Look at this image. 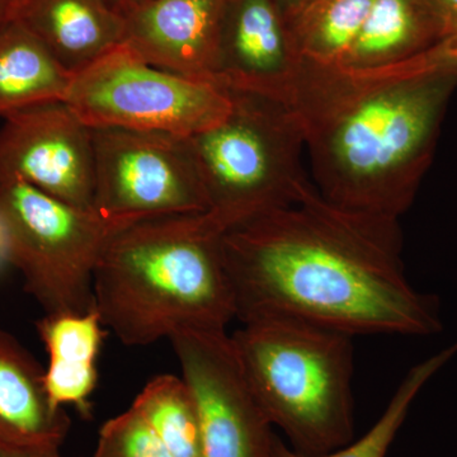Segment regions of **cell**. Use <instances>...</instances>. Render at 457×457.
Wrapping results in <instances>:
<instances>
[{
  "mask_svg": "<svg viewBox=\"0 0 457 457\" xmlns=\"http://www.w3.org/2000/svg\"><path fill=\"white\" fill-rule=\"evenodd\" d=\"M45 369L0 326V442L60 450L71 429L65 409L47 395Z\"/></svg>",
  "mask_w": 457,
  "mask_h": 457,
  "instance_id": "13",
  "label": "cell"
},
{
  "mask_svg": "<svg viewBox=\"0 0 457 457\" xmlns=\"http://www.w3.org/2000/svg\"><path fill=\"white\" fill-rule=\"evenodd\" d=\"M144 0H108L111 7L117 12V13L125 16L128 12H130L132 8L137 7V4L143 3Z\"/></svg>",
  "mask_w": 457,
  "mask_h": 457,
  "instance_id": "26",
  "label": "cell"
},
{
  "mask_svg": "<svg viewBox=\"0 0 457 457\" xmlns=\"http://www.w3.org/2000/svg\"><path fill=\"white\" fill-rule=\"evenodd\" d=\"M4 263H8L7 236H5V230L4 227H3V222L0 220V267H2Z\"/></svg>",
  "mask_w": 457,
  "mask_h": 457,
  "instance_id": "28",
  "label": "cell"
},
{
  "mask_svg": "<svg viewBox=\"0 0 457 457\" xmlns=\"http://www.w3.org/2000/svg\"><path fill=\"white\" fill-rule=\"evenodd\" d=\"M440 41L422 0H375L339 66L374 71L400 64Z\"/></svg>",
  "mask_w": 457,
  "mask_h": 457,
  "instance_id": "17",
  "label": "cell"
},
{
  "mask_svg": "<svg viewBox=\"0 0 457 457\" xmlns=\"http://www.w3.org/2000/svg\"><path fill=\"white\" fill-rule=\"evenodd\" d=\"M12 182L92 209V129L65 102L7 117L0 128V187Z\"/></svg>",
  "mask_w": 457,
  "mask_h": 457,
  "instance_id": "10",
  "label": "cell"
},
{
  "mask_svg": "<svg viewBox=\"0 0 457 457\" xmlns=\"http://www.w3.org/2000/svg\"><path fill=\"white\" fill-rule=\"evenodd\" d=\"M302 64V54L278 0H228L219 86L290 106Z\"/></svg>",
  "mask_w": 457,
  "mask_h": 457,
  "instance_id": "11",
  "label": "cell"
},
{
  "mask_svg": "<svg viewBox=\"0 0 457 457\" xmlns=\"http://www.w3.org/2000/svg\"><path fill=\"white\" fill-rule=\"evenodd\" d=\"M0 457H62L60 450L17 446L0 442Z\"/></svg>",
  "mask_w": 457,
  "mask_h": 457,
  "instance_id": "24",
  "label": "cell"
},
{
  "mask_svg": "<svg viewBox=\"0 0 457 457\" xmlns=\"http://www.w3.org/2000/svg\"><path fill=\"white\" fill-rule=\"evenodd\" d=\"M0 220L8 263L20 270L26 293L45 314L95 308L96 269L119 228L90 207L66 203L23 182L0 187Z\"/></svg>",
  "mask_w": 457,
  "mask_h": 457,
  "instance_id": "6",
  "label": "cell"
},
{
  "mask_svg": "<svg viewBox=\"0 0 457 457\" xmlns=\"http://www.w3.org/2000/svg\"><path fill=\"white\" fill-rule=\"evenodd\" d=\"M171 347L196 404L203 457H272L278 437L227 329H179Z\"/></svg>",
  "mask_w": 457,
  "mask_h": 457,
  "instance_id": "9",
  "label": "cell"
},
{
  "mask_svg": "<svg viewBox=\"0 0 457 457\" xmlns=\"http://www.w3.org/2000/svg\"><path fill=\"white\" fill-rule=\"evenodd\" d=\"M224 233L206 212L117 231L93 279L95 309L108 332L145 347L179 329H227L237 308Z\"/></svg>",
  "mask_w": 457,
  "mask_h": 457,
  "instance_id": "3",
  "label": "cell"
},
{
  "mask_svg": "<svg viewBox=\"0 0 457 457\" xmlns=\"http://www.w3.org/2000/svg\"><path fill=\"white\" fill-rule=\"evenodd\" d=\"M93 457H173L161 438L131 407L111 418L99 431Z\"/></svg>",
  "mask_w": 457,
  "mask_h": 457,
  "instance_id": "21",
  "label": "cell"
},
{
  "mask_svg": "<svg viewBox=\"0 0 457 457\" xmlns=\"http://www.w3.org/2000/svg\"><path fill=\"white\" fill-rule=\"evenodd\" d=\"M228 92L227 117L187 137L209 204L206 213L224 231L295 203L311 182L302 164L303 132L293 108Z\"/></svg>",
  "mask_w": 457,
  "mask_h": 457,
  "instance_id": "5",
  "label": "cell"
},
{
  "mask_svg": "<svg viewBox=\"0 0 457 457\" xmlns=\"http://www.w3.org/2000/svg\"><path fill=\"white\" fill-rule=\"evenodd\" d=\"M14 20L75 74L122 44L125 20L108 0H16Z\"/></svg>",
  "mask_w": 457,
  "mask_h": 457,
  "instance_id": "14",
  "label": "cell"
},
{
  "mask_svg": "<svg viewBox=\"0 0 457 457\" xmlns=\"http://www.w3.org/2000/svg\"><path fill=\"white\" fill-rule=\"evenodd\" d=\"M440 40L457 33V0H422Z\"/></svg>",
  "mask_w": 457,
  "mask_h": 457,
  "instance_id": "23",
  "label": "cell"
},
{
  "mask_svg": "<svg viewBox=\"0 0 457 457\" xmlns=\"http://www.w3.org/2000/svg\"><path fill=\"white\" fill-rule=\"evenodd\" d=\"M36 328L49 357L44 381L51 402L92 416L97 360L108 333L97 311L45 314Z\"/></svg>",
  "mask_w": 457,
  "mask_h": 457,
  "instance_id": "15",
  "label": "cell"
},
{
  "mask_svg": "<svg viewBox=\"0 0 457 457\" xmlns=\"http://www.w3.org/2000/svg\"><path fill=\"white\" fill-rule=\"evenodd\" d=\"M278 2L279 9L284 13L286 20L288 21L317 0H278Z\"/></svg>",
  "mask_w": 457,
  "mask_h": 457,
  "instance_id": "25",
  "label": "cell"
},
{
  "mask_svg": "<svg viewBox=\"0 0 457 457\" xmlns=\"http://www.w3.org/2000/svg\"><path fill=\"white\" fill-rule=\"evenodd\" d=\"M74 74L20 21L0 27V119L65 102Z\"/></svg>",
  "mask_w": 457,
  "mask_h": 457,
  "instance_id": "16",
  "label": "cell"
},
{
  "mask_svg": "<svg viewBox=\"0 0 457 457\" xmlns=\"http://www.w3.org/2000/svg\"><path fill=\"white\" fill-rule=\"evenodd\" d=\"M416 71H446L457 75V33L442 38L425 53L407 60Z\"/></svg>",
  "mask_w": 457,
  "mask_h": 457,
  "instance_id": "22",
  "label": "cell"
},
{
  "mask_svg": "<svg viewBox=\"0 0 457 457\" xmlns=\"http://www.w3.org/2000/svg\"><path fill=\"white\" fill-rule=\"evenodd\" d=\"M173 457H203L196 404L185 380L159 375L132 403Z\"/></svg>",
  "mask_w": 457,
  "mask_h": 457,
  "instance_id": "19",
  "label": "cell"
},
{
  "mask_svg": "<svg viewBox=\"0 0 457 457\" xmlns=\"http://www.w3.org/2000/svg\"><path fill=\"white\" fill-rule=\"evenodd\" d=\"M228 0H144L123 16L122 44L149 64L216 83Z\"/></svg>",
  "mask_w": 457,
  "mask_h": 457,
  "instance_id": "12",
  "label": "cell"
},
{
  "mask_svg": "<svg viewBox=\"0 0 457 457\" xmlns=\"http://www.w3.org/2000/svg\"><path fill=\"white\" fill-rule=\"evenodd\" d=\"M65 104L90 129L187 139L224 120L231 96L219 84L149 64L121 44L74 74Z\"/></svg>",
  "mask_w": 457,
  "mask_h": 457,
  "instance_id": "7",
  "label": "cell"
},
{
  "mask_svg": "<svg viewBox=\"0 0 457 457\" xmlns=\"http://www.w3.org/2000/svg\"><path fill=\"white\" fill-rule=\"evenodd\" d=\"M457 75L405 62L352 71L303 57L290 107L315 188L352 212L400 219L431 167Z\"/></svg>",
  "mask_w": 457,
  "mask_h": 457,
  "instance_id": "2",
  "label": "cell"
},
{
  "mask_svg": "<svg viewBox=\"0 0 457 457\" xmlns=\"http://www.w3.org/2000/svg\"><path fill=\"white\" fill-rule=\"evenodd\" d=\"M375 0H317L287 21L306 59L339 65L359 35Z\"/></svg>",
  "mask_w": 457,
  "mask_h": 457,
  "instance_id": "18",
  "label": "cell"
},
{
  "mask_svg": "<svg viewBox=\"0 0 457 457\" xmlns=\"http://www.w3.org/2000/svg\"><path fill=\"white\" fill-rule=\"evenodd\" d=\"M92 209L114 228L209 209L186 137L123 129H92Z\"/></svg>",
  "mask_w": 457,
  "mask_h": 457,
  "instance_id": "8",
  "label": "cell"
},
{
  "mask_svg": "<svg viewBox=\"0 0 457 457\" xmlns=\"http://www.w3.org/2000/svg\"><path fill=\"white\" fill-rule=\"evenodd\" d=\"M14 3H16V0H0V27L12 20Z\"/></svg>",
  "mask_w": 457,
  "mask_h": 457,
  "instance_id": "27",
  "label": "cell"
},
{
  "mask_svg": "<svg viewBox=\"0 0 457 457\" xmlns=\"http://www.w3.org/2000/svg\"><path fill=\"white\" fill-rule=\"evenodd\" d=\"M230 335L270 425L305 455L353 438V337L290 318H261Z\"/></svg>",
  "mask_w": 457,
  "mask_h": 457,
  "instance_id": "4",
  "label": "cell"
},
{
  "mask_svg": "<svg viewBox=\"0 0 457 457\" xmlns=\"http://www.w3.org/2000/svg\"><path fill=\"white\" fill-rule=\"evenodd\" d=\"M222 252L237 318H290L352 337H428L436 295L417 291L399 219L329 203L309 182L295 203L228 228Z\"/></svg>",
  "mask_w": 457,
  "mask_h": 457,
  "instance_id": "1",
  "label": "cell"
},
{
  "mask_svg": "<svg viewBox=\"0 0 457 457\" xmlns=\"http://www.w3.org/2000/svg\"><path fill=\"white\" fill-rule=\"evenodd\" d=\"M457 353V343L441 351L440 353L429 357L428 360L413 366L398 389L394 393L392 400L385 408L384 413L378 418V422L370 428V431L356 441L348 442L343 447H339L323 455H305L297 453L294 449H288L284 442L276 441L272 457H385L392 446L393 441L398 435L400 427L407 420L411 404L416 400L418 394L423 386L428 383L436 372L446 365Z\"/></svg>",
  "mask_w": 457,
  "mask_h": 457,
  "instance_id": "20",
  "label": "cell"
}]
</instances>
